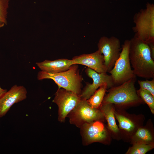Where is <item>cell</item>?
Segmentation results:
<instances>
[{
  "instance_id": "7402d4cb",
  "label": "cell",
  "mask_w": 154,
  "mask_h": 154,
  "mask_svg": "<svg viewBox=\"0 0 154 154\" xmlns=\"http://www.w3.org/2000/svg\"><path fill=\"white\" fill-rule=\"evenodd\" d=\"M148 44L149 47L152 58L154 60V43H151Z\"/></svg>"
},
{
  "instance_id": "ba28073f",
  "label": "cell",
  "mask_w": 154,
  "mask_h": 154,
  "mask_svg": "<svg viewBox=\"0 0 154 154\" xmlns=\"http://www.w3.org/2000/svg\"><path fill=\"white\" fill-rule=\"evenodd\" d=\"M53 102L58 106V120L65 121L68 115L81 99L80 95L62 88H58L55 94Z\"/></svg>"
},
{
  "instance_id": "ffe728a7",
  "label": "cell",
  "mask_w": 154,
  "mask_h": 154,
  "mask_svg": "<svg viewBox=\"0 0 154 154\" xmlns=\"http://www.w3.org/2000/svg\"><path fill=\"white\" fill-rule=\"evenodd\" d=\"M138 82L140 88L149 92L154 96V78L151 80L146 79L145 80H138Z\"/></svg>"
},
{
  "instance_id": "ac0fdd59",
  "label": "cell",
  "mask_w": 154,
  "mask_h": 154,
  "mask_svg": "<svg viewBox=\"0 0 154 154\" xmlns=\"http://www.w3.org/2000/svg\"><path fill=\"white\" fill-rule=\"evenodd\" d=\"M153 147V142L149 144L135 143L132 147L129 148L126 154H145Z\"/></svg>"
},
{
  "instance_id": "3957f363",
  "label": "cell",
  "mask_w": 154,
  "mask_h": 154,
  "mask_svg": "<svg viewBox=\"0 0 154 154\" xmlns=\"http://www.w3.org/2000/svg\"><path fill=\"white\" fill-rule=\"evenodd\" d=\"M136 78H133L122 84L109 89L102 102L118 105H128L141 102L135 87Z\"/></svg>"
},
{
  "instance_id": "8fae6325",
  "label": "cell",
  "mask_w": 154,
  "mask_h": 154,
  "mask_svg": "<svg viewBox=\"0 0 154 154\" xmlns=\"http://www.w3.org/2000/svg\"><path fill=\"white\" fill-rule=\"evenodd\" d=\"M27 93L24 86L15 85L0 97V118L5 115L15 104L26 99Z\"/></svg>"
},
{
  "instance_id": "5bb4252c",
  "label": "cell",
  "mask_w": 154,
  "mask_h": 154,
  "mask_svg": "<svg viewBox=\"0 0 154 154\" xmlns=\"http://www.w3.org/2000/svg\"><path fill=\"white\" fill-rule=\"evenodd\" d=\"M100 108L107 122L110 130L114 133H118L119 129L116 122L115 111L113 104L102 103Z\"/></svg>"
},
{
  "instance_id": "9a60e30c",
  "label": "cell",
  "mask_w": 154,
  "mask_h": 154,
  "mask_svg": "<svg viewBox=\"0 0 154 154\" xmlns=\"http://www.w3.org/2000/svg\"><path fill=\"white\" fill-rule=\"evenodd\" d=\"M108 89L106 84H105L99 88L88 100L89 105L95 108L98 109L101 105L106 92Z\"/></svg>"
},
{
  "instance_id": "7a4b0ae2",
  "label": "cell",
  "mask_w": 154,
  "mask_h": 154,
  "mask_svg": "<svg viewBox=\"0 0 154 154\" xmlns=\"http://www.w3.org/2000/svg\"><path fill=\"white\" fill-rule=\"evenodd\" d=\"M37 78L39 80L52 79L58 86V88H62L79 95L81 93L83 79L77 64H73L67 70L59 73L41 70L38 72Z\"/></svg>"
},
{
  "instance_id": "9c48e42d",
  "label": "cell",
  "mask_w": 154,
  "mask_h": 154,
  "mask_svg": "<svg viewBox=\"0 0 154 154\" xmlns=\"http://www.w3.org/2000/svg\"><path fill=\"white\" fill-rule=\"evenodd\" d=\"M80 128L84 145L96 142L103 143L108 137V131L101 121L85 123Z\"/></svg>"
},
{
  "instance_id": "30bf717a",
  "label": "cell",
  "mask_w": 154,
  "mask_h": 154,
  "mask_svg": "<svg viewBox=\"0 0 154 154\" xmlns=\"http://www.w3.org/2000/svg\"><path fill=\"white\" fill-rule=\"evenodd\" d=\"M86 75L93 80L92 83H87L86 85L82 90L80 96L82 99H88L102 85L106 84L108 89L115 86L111 75L107 73H99L89 68L85 70Z\"/></svg>"
},
{
  "instance_id": "d6986e66",
  "label": "cell",
  "mask_w": 154,
  "mask_h": 154,
  "mask_svg": "<svg viewBox=\"0 0 154 154\" xmlns=\"http://www.w3.org/2000/svg\"><path fill=\"white\" fill-rule=\"evenodd\" d=\"M137 93L141 98L149 106L151 112L154 113V96L148 91L140 88L137 90Z\"/></svg>"
},
{
  "instance_id": "e0dca14e",
  "label": "cell",
  "mask_w": 154,
  "mask_h": 154,
  "mask_svg": "<svg viewBox=\"0 0 154 154\" xmlns=\"http://www.w3.org/2000/svg\"><path fill=\"white\" fill-rule=\"evenodd\" d=\"M114 115L119 122L120 128L129 132L135 129V125L130 119L116 112H114Z\"/></svg>"
},
{
  "instance_id": "277c9868",
  "label": "cell",
  "mask_w": 154,
  "mask_h": 154,
  "mask_svg": "<svg viewBox=\"0 0 154 154\" xmlns=\"http://www.w3.org/2000/svg\"><path fill=\"white\" fill-rule=\"evenodd\" d=\"M134 37L147 44L154 43V5L147 3L146 8L134 15Z\"/></svg>"
},
{
  "instance_id": "6da1fadb",
  "label": "cell",
  "mask_w": 154,
  "mask_h": 154,
  "mask_svg": "<svg viewBox=\"0 0 154 154\" xmlns=\"http://www.w3.org/2000/svg\"><path fill=\"white\" fill-rule=\"evenodd\" d=\"M130 40L129 57L136 76L154 78V61L148 44L134 37Z\"/></svg>"
},
{
  "instance_id": "7c38bea8",
  "label": "cell",
  "mask_w": 154,
  "mask_h": 154,
  "mask_svg": "<svg viewBox=\"0 0 154 154\" xmlns=\"http://www.w3.org/2000/svg\"><path fill=\"white\" fill-rule=\"evenodd\" d=\"M72 60L74 64L86 66L99 73L107 72L103 55L98 50L92 53L75 56Z\"/></svg>"
},
{
  "instance_id": "5b68a950",
  "label": "cell",
  "mask_w": 154,
  "mask_h": 154,
  "mask_svg": "<svg viewBox=\"0 0 154 154\" xmlns=\"http://www.w3.org/2000/svg\"><path fill=\"white\" fill-rule=\"evenodd\" d=\"M130 40H125L122 46L120 56L112 69L108 72L115 86L122 84L131 79L136 78L131 68L129 57Z\"/></svg>"
},
{
  "instance_id": "603a6c76",
  "label": "cell",
  "mask_w": 154,
  "mask_h": 154,
  "mask_svg": "<svg viewBox=\"0 0 154 154\" xmlns=\"http://www.w3.org/2000/svg\"><path fill=\"white\" fill-rule=\"evenodd\" d=\"M7 23L0 17V28L3 27Z\"/></svg>"
},
{
  "instance_id": "8992f818",
  "label": "cell",
  "mask_w": 154,
  "mask_h": 154,
  "mask_svg": "<svg viewBox=\"0 0 154 154\" xmlns=\"http://www.w3.org/2000/svg\"><path fill=\"white\" fill-rule=\"evenodd\" d=\"M67 117L70 123L79 128L85 123L102 121L105 118L100 110L92 107L87 100L82 99Z\"/></svg>"
},
{
  "instance_id": "44dd1931",
  "label": "cell",
  "mask_w": 154,
  "mask_h": 154,
  "mask_svg": "<svg viewBox=\"0 0 154 154\" xmlns=\"http://www.w3.org/2000/svg\"><path fill=\"white\" fill-rule=\"evenodd\" d=\"M9 0H0V17L7 23Z\"/></svg>"
},
{
  "instance_id": "52a82bcc",
  "label": "cell",
  "mask_w": 154,
  "mask_h": 154,
  "mask_svg": "<svg viewBox=\"0 0 154 154\" xmlns=\"http://www.w3.org/2000/svg\"><path fill=\"white\" fill-rule=\"evenodd\" d=\"M98 47V50L103 55L104 64L108 72L120 56L121 50L120 40L114 36H103L99 41Z\"/></svg>"
},
{
  "instance_id": "4fadbf2b",
  "label": "cell",
  "mask_w": 154,
  "mask_h": 154,
  "mask_svg": "<svg viewBox=\"0 0 154 154\" xmlns=\"http://www.w3.org/2000/svg\"><path fill=\"white\" fill-rule=\"evenodd\" d=\"M41 71L52 73H59L67 70L74 64L72 60L60 58L54 60H45L36 63Z\"/></svg>"
},
{
  "instance_id": "2e32d148",
  "label": "cell",
  "mask_w": 154,
  "mask_h": 154,
  "mask_svg": "<svg viewBox=\"0 0 154 154\" xmlns=\"http://www.w3.org/2000/svg\"><path fill=\"white\" fill-rule=\"evenodd\" d=\"M133 139L135 143H142L149 144L153 142V138L150 131L143 128L138 129L136 132Z\"/></svg>"
},
{
  "instance_id": "cb8c5ba5",
  "label": "cell",
  "mask_w": 154,
  "mask_h": 154,
  "mask_svg": "<svg viewBox=\"0 0 154 154\" xmlns=\"http://www.w3.org/2000/svg\"><path fill=\"white\" fill-rule=\"evenodd\" d=\"M7 91V90L5 89L1 88L0 86V97Z\"/></svg>"
}]
</instances>
